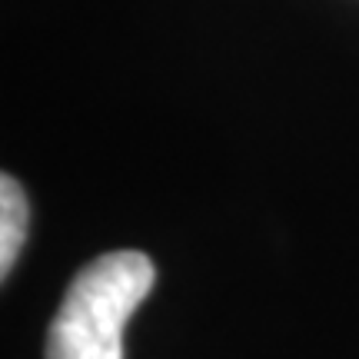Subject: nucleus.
I'll return each mask as SVG.
<instances>
[{
    "label": "nucleus",
    "instance_id": "1",
    "mask_svg": "<svg viewBox=\"0 0 359 359\" xmlns=\"http://www.w3.org/2000/svg\"><path fill=\"white\" fill-rule=\"evenodd\" d=\"M156 269L137 250L93 259L67 286L47 333V359H123V330L150 296Z\"/></svg>",
    "mask_w": 359,
    "mask_h": 359
},
{
    "label": "nucleus",
    "instance_id": "2",
    "mask_svg": "<svg viewBox=\"0 0 359 359\" xmlns=\"http://www.w3.org/2000/svg\"><path fill=\"white\" fill-rule=\"evenodd\" d=\"M27 226H30L27 193L11 173H4L0 177V276H7L20 257Z\"/></svg>",
    "mask_w": 359,
    "mask_h": 359
}]
</instances>
